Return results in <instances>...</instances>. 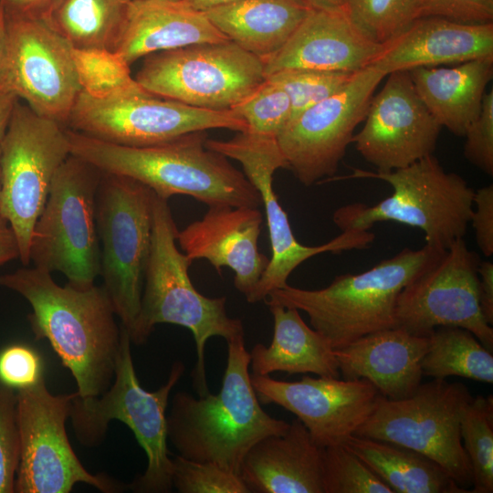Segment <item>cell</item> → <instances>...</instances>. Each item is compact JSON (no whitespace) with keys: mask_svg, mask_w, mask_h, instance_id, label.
Returning a JSON list of instances; mask_svg holds the SVG:
<instances>
[{"mask_svg":"<svg viewBox=\"0 0 493 493\" xmlns=\"http://www.w3.org/2000/svg\"><path fill=\"white\" fill-rule=\"evenodd\" d=\"M0 286L28 301L32 312L27 319L36 340L48 341L72 373L79 396H98L110 388L121 326L102 286L61 287L50 272L35 267L0 275Z\"/></svg>","mask_w":493,"mask_h":493,"instance_id":"6da1fadb","label":"cell"},{"mask_svg":"<svg viewBox=\"0 0 493 493\" xmlns=\"http://www.w3.org/2000/svg\"><path fill=\"white\" fill-rule=\"evenodd\" d=\"M70 154L101 173L135 180L160 197L186 195L207 206L258 208L259 193L228 158L205 146V131L148 146H124L67 129Z\"/></svg>","mask_w":493,"mask_h":493,"instance_id":"7a4b0ae2","label":"cell"},{"mask_svg":"<svg viewBox=\"0 0 493 493\" xmlns=\"http://www.w3.org/2000/svg\"><path fill=\"white\" fill-rule=\"evenodd\" d=\"M244 335L227 341L219 393L195 398L177 392L166 414L167 439L178 455L213 463L238 475L243 458L259 440L284 434L289 423L266 413L252 386Z\"/></svg>","mask_w":493,"mask_h":493,"instance_id":"3957f363","label":"cell"},{"mask_svg":"<svg viewBox=\"0 0 493 493\" xmlns=\"http://www.w3.org/2000/svg\"><path fill=\"white\" fill-rule=\"evenodd\" d=\"M177 226L168 199L154 195L150 257L145 272L140 310L129 332L131 341L144 344L155 326L170 323L191 330L196 351L192 371L193 387L198 396L210 393L206 383L205 349L212 337L226 342L244 335L241 320L226 311V298H208L194 286L191 260L176 246Z\"/></svg>","mask_w":493,"mask_h":493,"instance_id":"277c9868","label":"cell"},{"mask_svg":"<svg viewBox=\"0 0 493 493\" xmlns=\"http://www.w3.org/2000/svg\"><path fill=\"white\" fill-rule=\"evenodd\" d=\"M121 326V347L111 385L98 396L81 397L76 392L68 418L77 439L88 447L97 446L104 440L111 420L125 424L147 456L145 471L128 484V488L137 493H168L173 488L166 409L170 393L185 367L181 361L174 362L163 385L153 392L145 390L134 369L130 334Z\"/></svg>","mask_w":493,"mask_h":493,"instance_id":"5b68a950","label":"cell"},{"mask_svg":"<svg viewBox=\"0 0 493 493\" xmlns=\"http://www.w3.org/2000/svg\"><path fill=\"white\" fill-rule=\"evenodd\" d=\"M442 250L427 244L416 250L406 247L366 271L339 275L326 288L287 285L267 298L304 311L311 327L333 349H341L367 334L394 328L399 293Z\"/></svg>","mask_w":493,"mask_h":493,"instance_id":"8992f818","label":"cell"},{"mask_svg":"<svg viewBox=\"0 0 493 493\" xmlns=\"http://www.w3.org/2000/svg\"><path fill=\"white\" fill-rule=\"evenodd\" d=\"M344 178L382 180L393 194L372 206L352 203L335 210L332 219L341 231L369 230L378 222L394 221L421 229L425 244L441 249L467 233L475 190L459 174L446 172L434 154L389 172L353 168Z\"/></svg>","mask_w":493,"mask_h":493,"instance_id":"52a82bcc","label":"cell"},{"mask_svg":"<svg viewBox=\"0 0 493 493\" xmlns=\"http://www.w3.org/2000/svg\"><path fill=\"white\" fill-rule=\"evenodd\" d=\"M101 172L70 154L57 171L35 224L29 260L62 273L68 284L87 288L100 275L96 196Z\"/></svg>","mask_w":493,"mask_h":493,"instance_id":"ba28073f","label":"cell"},{"mask_svg":"<svg viewBox=\"0 0 493 493\" xmlns=\"http://www.w3.org/2000/svg\"><path fill=\"white\" fill-rule=\"evenodd\" d=\"M154 192L128 177L101 173L96 196L100 276L118 319L131 331L140 310L150 257Z\"/></svg>","mask_w":493,"mask_h":493,"instance_id":"9c48e42d","label":"cell"},{"mask_svg":"<svg viewBox=\"0 0 493 493\" xmlns=\"http://www.w3.org/2000/svg\"><path fill=\"white\" fill-rule=\"evenodd\" d=\"M462 383L433 379L409 397L392 400L379 394L375 406L355 435L416 451L441 466L470 492L473 473L460 435V417L472 399Z\"/></svg>","mask_w":493,"mask_h":493,"instance_id":"30bf717a","label":"cell"},{"mask_svg":"<svg viewBox=\"0 0 493 493\" xmlns=\"http://www.w3.org/2000/svg\"><path fill=\"white\" fill-rule=\"evenodd\" d=\"M69 155L67 129L18 100L0 142V215L14 231L26 267L35 224L57 171Z\"/></svg>","mask_w":493,"mask_h":493,"instance_id":"8fae6325","label":"cell"},{"mask_svg":"<svg viewBox=\"0 0 493 493\" xmlns=\"http://www.w3.org/2000/svg\"><path fill=\"white\" fill-rule=\"evenodd\" d=\"M144 58L135 77L143 89L201 109L230 110L265 79L263 59L231 40Z\"/></svg>","mask_w":493,"mask_h":493,"instance_id":"7c38bea8","label":"cell"},{"mask_svg":"<svg viewBox=\"0 0 493 493\" xmlns=\"http://www.w3.org/2000/svg\"><path fill=\"white\" fill-rule=\"evenodd\" d=\"M205 146L237 161L244 174L259 193L268 228L271 257L253 292L246 298L250 303L265 300L274 290L284 288L290 274L307 259L327 252L339 254L369 246L374 235L369 230H345L320 246H304L295 237L288 217L273 188V175L288 163L276 137L247 131L228 141L207 139Z\"/></svg>","mask_w":493,"mask_h":493,"instance_id":"4fadbf2b","label":"cell"},{"mask_svg":"<svg viewBox=\"0 0 493 493\" xmlns=\"http://www.w3.org/2000/svg\"><path fill=\"white\" fill-rule=\"evenodd\" d=\"M75 395L51 393L44 376L16 391L20 456L15 492L69 493L77 483L104 493L128 488L108 476L89 473L75 454L66 431Z\"/></svg>","mask_w":493,"mask_h":493,"instance_id":"5bb4252c","label":"cell"},{"mask_svg":"<svg viewBox=\"0 0 493 493\" xmlns=\"http://www.w3.org/2000/svg\"><path fill=\"white\" fill-rule=\"evenodd\" d=\"M67 125L87 136L124 146H148L211 129L246 131L231 110L193 107L152 94L95 99L81 91Z\"/></svg>","mask_w":493,"mask_h":493,"instance_id":"9a60e30c","label":"cell"},{"mask_svg":"<svg viewBox=\"0 0 493 493\" xmlns=\"http://www.w3.org/2000/svg\"><path fill=\"white\" fill-rule=\"evenodd\" d=\"M479 262L463 238L442 250L399 293L395 327L424 337L437 327L463 328L493 351V329L479 303Z\"/></svg>","mask_w":493,"mask_h":493,"instance_id":"2e32d148","label":"cell"},{"mask_svg":"<svg viewBox=\"0 0 493 493\" xmlns=\"http://www.w3.org/2000/svg\"><path fill=\"white\" fill-rule=\"evenodd\" d=\"M5 22L0 91L25 100L41 117L67 124L81 92L72 47L43 19Z\"/></svg>","mask_w":493,"mask_h":493,"instance_id":"e0dca14e","label":"cell"},{"mask_svg":"<svg viewBox=\"0 0 493 493\" xmlns=\"http://www.w3.org/2000/svg\"><path fill=\"white\" fill-rule=\"evenodd\" d=\"M384 77L371 65L356 72L339 92L288 122L277 141L288 169L299 183L310 186L334 176Z\"/></svg>","mask_w":493,"mask_h":493,"instance_id":"ac0fdd59","label":"cell"},{"mask_svg":"<svg viewBox=\"0 0 493 493\" xmlns=\"http://www.w3.org/2000/svg\"><path fill=\"white\" fill-rule=\"evenodd\" d=\"M369 103L351 142L378 172L406 167L434 153L441 125L417 94L408 70L389 73Z\"/></svg>","mask_w":493,"mask_h":493,"instance_id":"d6986e66","label":"cell"},{"mask_svg":"<svg viewBox=\"0 0 493 493\" xmlns=\"http://www.w3.org/2000/svg\"><path fill=\"white\" fill-rule=\"evenodd\" d=\"M260 404H274L294 414L320 447L343 445L372 412L379 396L365 379L304 375L286 382L251 374Z\"/></svg>","mask_w":493,"mask_h":493,"instance_id":"ffe728a7","label":"cell"},{"mask_svg":"<svg viewBox=\"0 0 493 493\" xmlns=\"http://www.w3.org/2000/svg\"><path fill=\"white\" fill-rule=\"evenodd\" d=\"M263 216L258 208L208 206L202 219L177 232L176 242L191 259H206L220 273L235 272L236 288L247 298L269 259L258 250Z\"/></svg>","mask_w":493,"mask_h":493,"instance_id":"44dd1931","label":"cell"},{"mask_svg":"<svg viewBox=\"0 0 493 493\" xmlns=\"http://www.w3.org/2000/svg\"><path fill=\"white\" fill-rule=\"evenodd\" d=\"M382 48L353 25L345 9L312 8L286 44L263 59L265 78L289 68L358 72L371 66Z\"/></svg>","mask_w":493,"mask_h":493,"instance_id":"7402d4cb","label":"cell"},{"mask_svg":"<svg viewBox=\"0 0 493 493\" xmlns=\"http://www.w3.org/2000/svg\"><path fill=\"white\" fill-rule=\"evenodd\" d=\"M489 57H493V22L467 24L422 16L383 44L372 65L387 76L398 70L459 64Z\"/></svg>","mask_w":493,"mask_h":493,"instance_id":"603a6c76","label":"cell"},{"mask_svg":"<svg viewBox=\"0 0 493 493\" xmlns=\"http://www.w3.org/2000/svg\"><path fill=\"white\" fill-rule=\"evenodd\" d=\"M428 337L401 328L362 336L334 349L342 379H365L379 394L392 400L411 396L422 383V362Z\"/></svg>","mask_w":493,"mask_h":493,"instance_id":"cb8c5ba5","label":"cell"},{"mask_svg":"<svg viewBox=\"0 0 493 493\" xmlns=\"http://www.w3.org/2000/svg\"><path fill=\"white\" fill-rule=\"evenodd\" d=\"M323 449L296 418L284 434L256 443L238 476L249 493H324Z\"/></svg>","mask_w":493,"mask_h":493,"instance_id":"d4e9b609","label":"cell"},{"mask_svg":"<svg viewBox=\"0 0 493 493\" xmlns=\"http://www.w3.org/2000/svg\"><path fill=\"white\" fill-rule=\"evenodd\" d=\"M229 41L208 19L184 1L128 0L115 51L131 65L150 54L183 47Z\"/></svg>","mask_w":493,"mask_h":493,"instance_id":"484cf974","label":"cell"},{"mask_svg":"<svg viewBox=\"0 0 493 493\" xmlns=\"http://www.w3.org/2000/svg\"><path fill=\"white\" fill-rule=\"evenodd\" d=\"M265 300L273 316V337L268 347L257 343L249 352L251 374L283 372L340 378L334 349L319 331L306 324L299 310L271 298Z\"/></svg>","mask_w":493,"mask_h":493,"instance_id":"4316f807","label":"cell"},{"mask_svg":"<svg viewBox=\"0 0 493 493\" xmlns=\"http://www.w3.org/2000/svg\"><path fill=\"white\" fill-rule=\"evenodd\" d=\"M415 90L441 125L464 137L478 115L493 77V57L455 67H420L409 70Z\"/></svg>","mask_w":493,"mask_h":493,"instance_id":"83f0119b","label":"cell"},{"mask_svg":"<svg viewBox=\"0 0 493 493\" xmlns=\"http://www.w3.org/2000/svg\"><path fill=\"white\" fill-rule=\"evenodd\" d=\"M311 9L305 0H236L205 14L229 40L265 59L286 44Z\"/></svg>","mask_w":493,"mask_h":493,"instance_id":"f1b7e54d","label":"cell"},{"mask_svg":"<svg viewBox=\"0 0 493 493\" xmlns=\"http://www.w3.org/2000/svg\"><path fill=\"white\" fill-rule=\"evenodd\" d=\"M393 493H467L447 472L410 448L373 438L351 435L343 444Z\"/></svg>","mask_w":493,"mask_h":493,"instance_id":"f546056e","label":"cell"},{"mask_svg":"<svg viewBox=\"0 0 493 493\" xmlns=\"http://www.w3.org/2000/svg\"><path fill=\"white\" fill-rule=\"evenodd\" d=\"M128 0H56L42 18L73 47L115 51Z\"/></svg>","mask_w":493,"mask_h":493,"instance_id":"4dcf8cb0","label":"cell"},{"mask_svg":"<svg viewBox=\"0 0 493 493\" xmlns=\"http://www.w3.org/2000/svg\"><path fill=\"white\" fill-rule=\"evenodd\" d=\"M422 371L424 376L433 379L459 376L492 383L493 355L469 330L437 327L428 336Z\"/></svg>","mask_w":493,"mask_h":493,"instance_id":"1f68e13d","label":"cell"},{"mask_svg":"<svg viewBox=\"0 0 493 493\" xmlns=\"http://www.w3.org/2000/svg\"><path fill=\"white\" fill-rule=\"evenodd\" d=\"M72 58L81 91L92 98L152 94L132 78L131 65L116 51L72 47Z\"/></svg>","mask_w":493,"mask_h":493,"instance_id":"d6a6232c","label":"cell"},{"mask_svg":"<svg viewBox=\"0 0 493 493\" xmlns=\"http://www.w3.org/2000/svg\"><path fill=\"white\" fill-rule=\"evenodd\" d=\"M460 435L468 456L473 486L470 492H493V397L477 395L464 407Z\"/></svg>","mask_w":493,"mask_h":493,"instance_id":"836d02e7","label":"cell"},{"mask_svg":"<svg viewBox=\"0 0 493 493\" xmlns=\"http://www.w3.org/2000/svg\"><path fill=\"white\" fill-rule=\"evenodd\" d=\"M353 25L372 41L383 45L420 17L416 0H347Z\"/></svg>","mask_w":493,"mask_h":493,"instance_id":"e575fe53","label":"cell"},{"mask_svg":"<svg viewBox=\"0 0 493 493\" xmlns=\"http://www.w3.org/2000/svg\"><path fill=\"white\" fill-rule=\"evenodd\" d=\"M356 72L309 68H289L277 71L266 79L278 84L288 94L291 118L342 89Z\"/></svg>","mask_w":493,"mask_h":493,"instance_id":"d590c367","label":"cell"},{"mask_svg":"<svg viewBox=\"0 0 493 493\" xmlns=\"http://www.w3.org/2000/svg\"><path fill=\"white\" fill-rule=\"evenodd\" d=\"M324 493H393L345 445L323 449Z\"/></svg>","mask_w":493,"mask_h":493,"instance_id":"8d00e7d4","label":"cell"},{"mask_svg":"<svg viewBox=\"0 0 493 493\" xmlns=\"http://www.w3.org/2000/svg\"><path fill=\"white\" fill-rule=\"evenodd\" d=\"M230 110L246 122L247 131L276 138L291 118L288 94L266 78Z\"/></svg>","mask_w":493,"mask_h":493,"instance_id":"74e56055","label":"cell"},{"mask_svg":"<svg viewBox=\"0 0 493 493\" xmlns=\"http://www.w3.org/2000/svg\"><path fill=\"white\" fill-rule=\"evenodd\" d=\"M173 460L172 482L179 493H249L238 475L208 462L177 455Z\"/></svg>","mask_w":493,"mask_h":493,"instance_id":"f35d334b","label":"cell"},{"mask_svg":"<svg viewBox=\"0 0 493 493\" xmlns=\"http://www.w3.org/2000/svg\"><path fill=\"white\" fill-rule=\"evenodd\" d=\"M19 456L16 391L0 381V493L15 492Z\"/></svg>","mask_w":493,"mask_h":493,"instance_id":"ab89813d","label":"cell"},{"mask_svg":"<svg viewBox=\"0 0 493 493\" xmlns=\"http://www.w3.org/2000/svg\"><path fill=\"white\" fill-rule=\"evenodd\" d=\"M464 137V155L486 174H493V90L483 98L480 111Z\"/></svg>","mask_w":493,"mask_h":493,"instance_id":"60d3db41","label":"cell"},{"mask_svg":"<svg viewBox=\"0 0 493 493\" xmlns=\"http://www.w3.org/2000/svg\"><path fill=\"white\" fill-rule=\"evenodd\" d=\"M42 368L40 356L27 345L12 344L0 351V381L16 391L37 383Z\"/></svg>","mask_w":493,"mask_h":493,"instance_id":"b9f144b4","label":"cell"},{"mask_svg":"<svg viewBox=\"0 0 493 493\" xmlns=\"http://www.w3.org/2000/svg\"><path fill=\"white\" fill-rule=\"evenodd\" d=\"M420 17L438 16L467 24L493 21V0H416Z\"/></svg>","mask_w":493,"mask_h":493,"instance_id":"7bdbcfd3","label":"cell"},{"mask_svg":"<svg viewBox=\"0 0 493 493\" xmlns=\"http://www.w3.org/2000/svg\"><path fill=\"white\" fill-rule=\"evenodd\" d=\"M476 242L485 257L493 255V185L475 191L470 218Z\"/></svg>","mask_w":493,"mask_h":493,"instance_id":"ee69618b","label":"cell"},{"mask_svg":"<svg viewBox=\"0 0 493 493\" xmlns=\"http://www.w3.org/2000/svg\"><path fill=\"white\" fill-rule=\"evenodd\" d=\"M56 0H0L5 17L42 19Z\"/></svg>","mask_w":493,"mask_h":493,"instance_id":"f6af8a7d","label":"cell"},{"mask_svg":"<svg viewBox=\"0 0 493 493\" xmlns=\"http://www.w3.org/2000/svg\"><path fill=\"white\" fill-rule=\"evenodd\" d=\"M479 303L486 321L493 323V263L490 261L479 262L478 268Z\"/></svg>","mask_w":493,"mask_h":493,"instance_id":"bcb514c9","label":"cell"},{"mask_svg":"<svg viewBox=\"0 0 493 493\" xmlns=\"http://www.w3.org/2000/svg\"><path fill=\"white\" fill-rule=\"evenodd\" d=\"M19 258L18 244L8 222L0 215V266Z\"/></svg>","mask_w":493,"mask_h":493,"instance_id":"7dc6e473","label":"cell"},{"mask_svg":"<svg viewBox=\"0 0 493 493\" xmlns=\"http://www.w3.org/2000/svg\"><path fill=\"white\" fill-rule=\"evenodd\" d=\"M17 100L18 99L16 95L0 91V142L5 134Z\"/></svg>","mask_w":493,"mask_h":493,"instance_id":"c3c4849f","label":"cell"},{"mask_svg":"<svg viewBox=\"0 0 493 493\" xmlns=\"http://www.w3.org/2000/svg\"><path fill=\"white\" fill-rule=\"evenodd\" d=\"M312 8L323 10H344L347 0H305Z\"/></svg>","mask_w":493,"mask_h":493,"instance_id":"681fc988","label":"cell"},{"mask_svg":"<svg viewBox=\"0 0 493 493\" xmlns=\"http://www.w3.org/2000/svg\"><path fill=\"white\" fill-rule=\"evenodd\" d=\"M193 8L205 12L209 9L224 5L236 0H183Z\"/></svg>","mask_w":493,"mask_h":493,"instance_id":"f907efd6","label":"cell"},{"mask_svg":"<svg viewBox=\"0 0 493 493\" xmlns=\"http://www.w3.org/2000/svg\"><path fill=\"white\" fill-rule=\"evenodd\" d=\"M6 41V22L5 16L2 5H0V70L2 68Z\"/></svg>","mask_w":493,"mask_h":493,"instance_id":"816d5d0a","label":"cell"},{"mask_svg":"<svg viewBox=\"0 0 493 493\" xmlns=\"http://www.w3.org/2000/svg\"><path fill=\"white\" fill-rule=\"evenodd\" d=\"M0 201H1V172H0Z\"/></svg>","mask_w":493,"mask_h":493,"instance_id":"f5cc1de1","label":"cell"},{"mask_svg":"<svg viewBox=\"0 0 493 493\" xmlns=\"http://www.w3.org/2000/svg\"><path fill=\"white\" fill-rule=\"evenodd\" d=\"M131 1H134V0H131ZM163 1H180V0H163Z\"/></svg>","mask_w":493,"mask_h":493,"instance_id":"db71d44e","label":"cell"}]
</instances>
